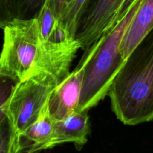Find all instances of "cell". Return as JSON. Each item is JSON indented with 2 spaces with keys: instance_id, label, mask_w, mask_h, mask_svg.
<instances>
[{
  "instance_id": "cell-6",
  "label": "cell",
  "mask_w": 153,
  "mask_h": 153,
  "mask_svg": "<svg viewBox=\"0 0 153 153\" xmlns=\"http://www.w3.org/2000/svg\"><path fill=\"white\" fill-rule=\"evenodd\" d=\"M124 0H91L79 23L76 40L86 50L110 27Z\"/></svg>"
},
{
  "instance_id": "cell-5",
  "label": "cell",
  "mask_w": 153,
  "mask_h": 153,
  "mask_svg": "<svg viewBox=\"0 0 153 153\" xmlns=\"http://www.w3.org/2000/svg\"><path fill=\"white\" fill-rule=\"evenodd\" d=\"M99 40L85 50L77 67L58 84L48 102L49 111L54 120H60L77 111L84 74L87 64L94 56Z\"/></svg>"
},
{
  "instance_id": "cell-14",
  "label": "cell",
  "mask_w": 153,
  "mask_h": 153,
  "mask_svg": "<svg viewBox=\"0 0 153 153\" xmlns=\"http://www.w3.org/2000/svg\"><path fill=\"white\" fill-rule=\"evenodd\" d=\"M18 82L16 80L11 77L0 74V128L5 114L4 111V104L10 97L15 85Z\"/></svg>"
},
{
  "instance_id": "cell-4",
  "label": "cell",
  "mask_w": 153,
  "mask_h": 153,
  "mask_svg": "<svg viewBox=\"0 0 153 153\" xmlns=\"http://www.w3.org/2000/svg\"><path fill=\"white\" fill-rule=\"evenodd\" d=\"M61 82L55 74L42 70L15 85L4 104V111L13 128L16 141L38 118L52 92Z\"/></svg>"
},
{
  "instance_id": "cell-10",
  "label": "cell",
  "mask_w": 153,
  "mask_h": 153,
  "mask_svg": "<svg viewBox=\"0 0 153 153\" xmlns=\"http://www.w3.org/2000/svg\"><path fill=\"white\" fill-rule=\"evenodd\" d=\"M91 0H73L61 19L58 21L60 26L72 39H76L79 23Z\"/></svg>"
},
{
  "instance_id": "cell-16",
  "label": "cell",
  "mask_w": 153,
  "mask_h": 153,
  "mask_svg": "<svg viewBox=\"0 0 153 153\" xmlns=\"http://www.w3.org/2000/svg\"><path fill=\"white\" fill-rule=\"evenodd\" d=\"M12 20L8 0H0V28H4Z\"/></svg>"
},
{
  "instance_id": "cell-3",
  "label": "cell",
  "mask_w": 153,
  "mask_h": 153,
  "mask_svg": "<svg viewBox=\"0 0 153 153\" xmlns=\"http://www.w3.org/2000/svg\"><path fill=\"white\" fill-rule=\"evenodd\" d=\"M143 0H137L126 16L99 38V45L87 64L77 111H88L108 95L112 81L125 59L120 51L121 40Z\"/></svg>"
},
{
  "instance_id": "cell-17",
  "label": "cell",
  "mask_w": 153,
  "mask_h": 153,
  "mask_svg": "<svg viewBox=\"0 0 153 153\" xmlns=\"http://www.w3.org/2000/svg\"><path fill=\"white\" fill-rule=\"evenodd\" d=\"M136 1H137V0H124L122 5H121L119 10H118L116 17H115V19L114 20L112 23L111 24L110 27H109L107 30L111 29L117 23H118V22L126 16V14L128 13V10L131 9V8L132 7V5L134 4V2H135Z\"/></svg>"
},
{
  "instance_id": "cell-1",
  "label": "cell",
  "mask_w": 153,
  "mask_h": 153,
  "mask_svg": "<svg viewBox=\"0 0 153 153\" xmlns=\"http://www.w3.org/2000/svg\"><path fill=\"white\" fill-rule=\"evenodd\" d=\"M0 74L19 82L42 70L63 80L70 74L76 51L72 46L44 43L36 18L13 20L4 28Z\"/></svg>"
},
{
  "instance_id": "cell-13",
  "label": "cell",
  "mask_w": 153,
  "mask_h": 153,
  "mask_svg": "<svg viewBox=\"0 0 153 153\" xmlns=\"http://www.w3.org/2000/svg\"><path fill=\"white\" fill-rule=\"evenodd\" d=\"M0 153H16V135L7 117L0 128Z\"/></svg>"
},
{
  "instance_id": "cell-18",
  "label": "cell",
  "mask_w": 153,
  "mask_h": 153,
  "mask_svg": "<svg viewBox=\"0 0 153 153\" xmlns=\"http://www.w3.org/2000/svg\"><path fill=\"white\" fill-rule=\"evenodd\" d=\"M19 153H28V152H19ZM32 153H37V152H32Z\"/></svg>"
},
{
  "instance_id": "cell-15",
  "label": "cell",
  "mask_w": 153,
  "mask_h": 153,
  "mask_svg": "<svg viewBox=\"0 0 153 153\" xmlns=\"http://www.w3.org/2000/svg\"><path fill=\"white\" fill-rule=\"evenodd\" d=\"M73 1V0H51V4L58 21L61 19Z\"/></svg>"
},
{
  "instance_id": "cell-11",
  "label": "cell",
  "mask_w": 153,
  "mask_h": 153,
  "mask_svg": "<svg viewBox=\"0 0 153 153\" xmlns=\"http://www.w3.org/2000/svg\"><path fill=\"white\" fill-rule=\"evenodd\" d=\"M45 2L46 0H8L12 19H34Z\"/></svg>"
},
{
  "instance_id": "cell-2",
  "label": "cell",
  "mask_w": 153,
  "mask_h": 153,
  "mask_svg": "<svg viewBox=\"0 0 153 153\" xmlns=\"http://www.w3.org/2000/svg\"><path fill=\"white\" fill-rule=\"evenodd\" d=\"M108 95L117 118L127 125L153 120V28L128 55Z\"/></svg>"
},
{
  "instance_id": "cell-7",
  "label": "cell",
  "mask_w": 153,
  "mask_h": 153,
  "mask_svg": "<svg viewBox=\"0 0 153 153\" xmlns=\"http://www.w3.org/2000/svg\"><path fill=\"white\" fill-rule=\"evenodd\" d=\"M53 126L54 119L49 113L47 103L38 118L16 139V153L37 152L52 148Z\"/></svg>"
},
{
  "instance_id": "cell-9",
  "label": "cell",
  "mask_w": 153,
  "mask_h": 153,
  "mask_svg": "<svg viewBox=\"0 0 153 153\" xmlns=\"http://www.w3.org/2000/svg\"><path fill=\"white\" fill-rule=\"evenodd\" d=\"M152 28L153 0H143L121 40L120 51L124 59Z\"/></svg>"
},
{
  "instance_id": "cell-12",
  "label": "cell",
  "mask_w": 153,
  "mask_h": 153,
  "mask_svg": "<svg viewBox=\"0 0 153 153\" xmlns=\"http://www.w3.org/2000/svg\"><path fill=\"white\" fill-rule=\"evenodd\" d=\"M36 20L42 40L43 42L46 41L58 25V20L55 17L51 0H46V2L40 9Z\"/></svg>"
},
{
  "instance_id": "cell-8",
  "label": "cell",
  "mask_w": 153,
  "mask_h": 153,
  "mask_svg": "<svg viewBox=\"0 0 153 153\" xmlns=\"http://www.w3.org/2000/svg\"><path fill=\"white\" fill-rule=\"evenodd\" d=\"M53 128L51 148L64 142H73L78 149H81L88 142L90 133L88 111H76L62 119L54 120Z\"/></svg>"
}]
</instances>
